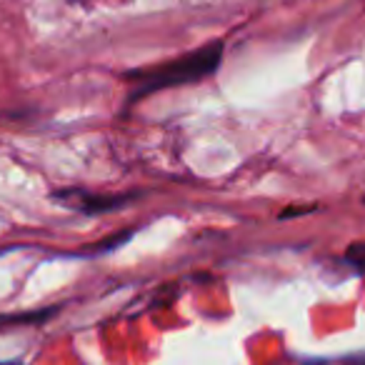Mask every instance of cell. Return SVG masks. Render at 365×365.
I'll return each instance as SVG.
<instances>
[{"instance_id":"cell-6","label":"cell","mask_w":365,"mask_h":365,"mask_svg":"<svg viewBox=\"0 0 365 365\" xmlns=\"http://www.w3.org/2000/svg\"><path fill=\"white\" fill-rule=\"evenodd\" d=\"M0 365H18V363H0Z\"/></svg>"},{"instance_id":"cell-1","label":"cell","mask_w":365,"mask_h":365,"mask_svg":"<svg viewBox=\"0 0 365 365\" xmlns=\"http://www.w3.org/2000/svg\"><path fill=\"white\" fill-rule=\"evenodd\" d=\"M220 61H223V43H210V46L200 48V51L178 58V61L163 63V66L148 68V71L130 73L128 81L135 83V93L133 96L140 98L148 96V93L165 91V88L203 81V78L213 76L215 68L220 66Z\"/></svg>"},{"instance_id":"cell-4","label":"cell","mask_w":365,"mask_h":365,"mask_svg":"<svg viewBox=\"0 0 365 365\" xmlns=\"http://www.w3.org/2000/svg\"><path fill=\"white\" fill-rule=\"evenodd\" d=\"M348 260H353L358 268H365V243H358L348 250Z\"/></svg>"},{"instance_id":"cell-3","label":"cell","mask_w":365,"mask_h":365,"mask_svg":"<svg viewBox=\"0 0 365 365\" xmlns=\"http://www.w3.org/2000/svg\"><path fill=\"white\" fill-rule=\"evenodd\" d=\"M56 310H38V313H23V315H13V318H0V325H8V323H36V320H46Z\"/></svg>"},{"instance_id":"cell-2","label":"cell","mask_w":365,"mask_h":365,"mask_svg":"<svg viewBox=\"0 0 365 365\" xmlns=\"http://www.w3.org/2000/svg\"><path fill=\"white\" fill-rule=\"evenodd\" d=\"M56 198L63 205H68L71 210H81L86 215H98V213H110V210L123 208L128 200H133V195H103L86 188H66L61 193H56Z\"/></svg>"},{"instance_id":"cell-5","label":"cell","mask_w":365,"mask_h":365,"mask_svg":"<svg viewBox=\"0 0 365 365\" xmlns=\"http://www.w3.org/2000/svg\"><path fill=\"white\" fill-rule=\"evenodd\" d=\"M310 210H315V208H298V205H295V210H283V215H280V218H293V215L310 213Z\"/></svg>"},{"instance_id":"cell-7","label":"cell","mask_w":365,"mask_h":365,"mask_svg":"<svg viewBox=\"0 0 365 365\" xmlns=\"http://www.w3.org/2000/svg\"><path fill=\"white\" fill-rule=\"evenodd\" d=\"M363 203H365V198H363Z\"/></svg>"}]
</instances>
